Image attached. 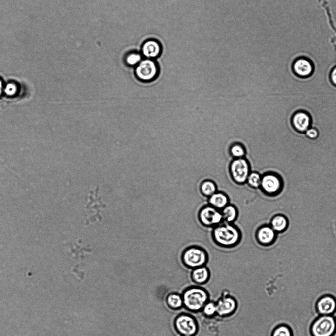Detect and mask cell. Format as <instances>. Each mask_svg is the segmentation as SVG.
<instances>
[{
	"label": "cell",
	"instance_id": "obj_1",
	"mask_svg": "<svg viewBox=\"0 0 336 336\" xmlns=\"http://www.w3.org/2000/svg\"><path fill=\"white\" fill-rule=\"evenodd\" d=\"M212 229V240L220 247L232 248L238 245L241 241V231L234 223L223 222Z\"/></svg>",
	"mask_w": 336,
	"mask_h": 336
},
{
	"label": "cell",
	"instance_id": "obj_2",
	"mask_svg": "<svg viewBox=\"0 0 336 336\" xmlns=\"http://www.w3.org/2000/svg\"><path fill=\"white\" fill-rule=\"evenodd\" d=\"M182 297L183 305L187 310L192 312H197L202 309L209 299L206 291L198 286L186 289L183 293Z\"/></svg>",
	"mask_w": 336,
	"mask_h": 336
},
{
	"label": "cell",
	"instance_id": "obj_3",
	"mask_svg": "<svg viewBox=\"0 0 336 336\" xmlns=\"http://www.w3.org/2000/svg\"><path fill=\"white\" fill-rule=\"evenodd\" d=\"M181 258L183 265L191 269L205 266L209 258L207 252L198 246H191L185 249Z\"/></svg>",
	"mask_w": 336,
	"mask_h": 336
},
{
	"label": "cell",
	"instance_id": "obj_4",
	"mask_svg": "<svg viewBox=\"0 0 336 336\" xmlns=\"http://www.w3.org/2000/svg\"><path fill=\"white\" fill-rule=\"evenodd\" d=\"M230 178L236 184H246L247 177L252 171L249 161L245 158L233 159L228 166Z\"/></svg>",
	"mask_w": 336,
	"mask_h": 336
},
{
	"label": "cell",
	"instance_id": "obj_5",
	"mask_svg": "<svg viewBox=\"0 0 336 336\" xmlns=\"http://www.w3.org/2000/svg\"><path fill=\"white\" fill-rule=\"evenodd\" d=\"M336 332V318L333 315H320L310 327L311 336H333Z\"/></svg>",
	"mask_w": 336,
	"mask_h": 336
},
{
	"label": "cell",
	"instance_id": "obj_6",
	"mask_svg": "<svg viewBox=\"0 0 336 336\" xmlns=\"http://www.w3.org/2000/svg\"><path fill=\"white\" fill-rule=\"evenodd\" d=\"M283 186V179L279 174L269 171L262 174L259 188L265 195L276 196L281 192Z\"/></svg>",
	"mask_w": 336,
	"mask_h": 336
},
{
	"label": "cell",
	"instance_id": "obj_7",
	"mask_svg": "<svg viewBox=\"0 0 336 336\" xmlns=\"http://www.w3.org/2000/svg\"><path fill=\"white\" fill-rule=\"evenodd\" d=\"M198 219L202 226L207 228H213L223 222L221 211L209 204L200 209Z\"/></svg>",
	"mask_w": 336,
	"mask_h": 336
},
{
	"label": "cell",
	"instance_id": "obj_8",
	"mask_svg": "<svg viewBox=\"0 0 336 336\" xmlns=\"http://www.w3.org/2000/svg\"><path fill=\"white\" fill-rule=\"evenodd\" d=\"M158 67L153 59H142L135 67V74L138 79L148 81L156 78L158 73Z\"/></svg>",
	"mask_w": 336,
	"mask_h": 336
},
{
	"label": "cell",
	"instance_id": "obj_9",
	"mask_svg": "<svg viewBox=\"0 0 336 336\" xmlns=\"http://www.w3.org/2000/svg\"><path fill=\"white\" fill-rule=\"evenodd\" d=\"M174 326L177 331L182 336L195 335L198 331L196 320L191 316L182 314L175 320Z\"/></svg>",
	"mask_w": 336,
	"mask_h": 336
},
{
	"label": "cell",
	"instance_id": "obj_10",
	"mask_svg": "<svg viewBox=\"0 0 336 336\" xmlns=\"http://www.w3.org/2000/svg\"><path fill=\"white\" fill-rule=\"evenodd\" d=\"M315 309L320 315H333L336 311V298L330 294L321 296L316 301Z\"/></svg>",
	"mask_w": 336,
	"mask_h": 336
},
{
	"label": "cell",
	"instance_id": "obj_11",
	"mask_svg": "<svg viewBox=\"0 0 336 336\" xmlns=\"http://www.w3.org/2000/svg\"><path fill=\"white\" fill-rule=\"evenodd\" d=\"M277 233L270 225H263L256 231L255 238L257 242L263 246L272 245L276 239Z\"/></svg>",
	"mask_w": 336,
	"mask_h": 336
},
{
	"label": "cell",
	"instance_id": "obj_12",
	"mask_svg": "<svg viewBox=\"0 0 336 336\" xmlns=\"http://www.w3.org/2000/svg\"><path fill=\"white\" fill-rule=\"evenodd\" d=\"M217 313L221 317L228 316L234 312L237 307L236 300L231 296L220 298L216 303Z\"/></svg>",
	"mask_w": 336,
	"mask_h": 336
},
{
	"label": "cell",
	"instance_id": "obj_13",
	"mask_svg": "<svg viewBox=\"0 0 336 336\" xmlns=\"http://www.w3.org/2000/svg\"><path fill=\"white\" fill-rule=\"evenodd\" d=\"M292 69L294 73L297 76L307 77L312 74L313 66L309 59L304 57H300L294 61Z\"/></svg>",
	"mask_w": 336,
	"mask_h": 336
},
{
	"label": "cell",
	"instance_id": "obj_14",
	"mask_svg": "<svg viewBox=\"0 0 336 336\" xmlns=\"http://www.w3.org/2000/svg\"><path fill=\"white\" fill-rule=\"evenodd\" d=\"M292 124L296 131L305 133L310 127L311 118L307 113L303 111H298L293 115Z\"/></svg>",
	"mask_w": 336,
	"mask_h": 336
},
{
	"label": "cell",
	"instance_id": "obj_15",
	"mask_svg": "<svg viewBox=\"0 0 336 336\" xmlns=\"http://www.w3.org/2000/svg\"><path fill=\"white\" fill-rule=\"evenodd\" d=\"M162 51L160 43L152 39L145 41L141 46V54L147 59L157 58L161 55Z\"/></svg>",
	"mask_w": 336,
	"mask_h": 336
},
{
	"label": "cell",
	"instance_id": "obj_16",
	"mask_svg": "<svg viewBox=\"0 0 336 336\" xmlns=\"http://www.w3.org/2000/svg\"><path fill=\"white\" fill-rule=\"evenodd\" d=\"M207 201L209 205L220 211L230 203V199L228 195L219 191L208 197Z\"/></svg>",
	"mask_w": 336,
	"mask_h": 336
},
{
	"label": "cell",
	"instance_id": "obj_17",
	"mask_svg": "<svg viewBox=\"0 0 336 336\" xmlns=\"http://www.w3.org/2000/svg\"><path fill=\"white\" fill-rule=\"evenodd\" d=\"M210 271L205 266L193 269L191 278L195 283L202 285L206 283L209 279Z\"/></svg>",
	"mask_w": 336,
	"mask_h": 336
},
{
	"label": "cell",
	"instance_id": "obj_18",
	"mask_svg": "<svg viewBox=\"0 0 336 336\" xmlns=\"http://www.w3.org/2000/svg\"><path fill=\"white\" fill-rule=\"evenodd\" d=\"M223 222L234 223L238 217V210L236 206L229 203L221 210Z\"/></svg>",
	"mask_w": 336,
	"mask_h": 336
},
{
	"label": "cell",
	"instance_id": "obj_19",
	"mask_svg": "<svg viewBox=\"0 0 336 336\" xmlns=\"http://www.w3.org/2000/svg\"><path fill=\"white\" fill-rule=\"evenodd\" d=\"M270 225L276 233L282 232L287 228L288 221L284 215H276L271 219Z\"/></svg>",
	"mask_w": 336,
	"mask_h": 336
},
{
	"label": "cell",
	"instance_id": "obj_20",
	"mask_svg": "<svg viewBox=\"0 0 336 336\" xmlns=\"http://www.w3.org/2000/svg\"><path fill=\"white\" fill-rule=\"evenodd\" d=\"M217 191V186L212 180H204L200 185V191L204 197L208 198Z\"/></svg>",
	"mask_w": 336,
	"mask_h": 336
},
{
	"label": "cell",
	"instance_id": "obj_21",
	"mask_svg": "<svg viewBox=\"0 0 336 336\" xmlns=\"http://www.w3.org/2000/svg\"><path fill=\"white\" fill-rule=\"evenodd\" d=\"M229 153L233 159L245 158L246 149L245 147L238 142L232 144L229 148Z\"/></svg>",
	"mask_w": 336,
	"mask_h": 336
},
{
	"label": "cell",
	"instance_id": "obj_22",
	"mask_svg": "<svg viewBox=\"0 0 336 336\" xmlns=\"http://www.w3.org/2000/svg\"><path fill=\"white\" fill-rule=\"evenodd\" d=\"M167 302L171 308L174 309H179L183 305L182 296L176 293L169 294L167 297Z\"/></svg>",
	"mask_w": 336,
	"mask_h": 336
},
{
	"label": "cell",
	"instance_id": "obj_23",
	"mask_svg": "<svg viewBox=\"0 0 336 336\" xmlns=\"http://www.w3.org/2000/svg\"><path fill=\"white\" fill-rule=\"evenodd\" d=\"M262 174L257 171H252L248 175L246 183L251 188H260Z\"/></svg>",
	"mask_w": 336,
	"mask_h": 336
},
{
	"label": "cell",
	"instance_id": "obj_24",
	"mask_svg": "<svg viewBox=\"0 0 336 336\" xmlns=\"http://www.w3.org/2000/svg\"><path fill=\"white\" fill-rule=\"evenodd\" d=\"M271 336H293V334L288 325L282 324L273 329Z\"/></svg>",
	"mask_w": 336,
	"mask_h": 336
},
{
	"label": "cell",
	"instance_id": "obj_25",
	"mask_svg": "<svg viewBox=\"0 0 336 336\" xmlns=\"http://www.w3.org/2000/svg\"><path fill=\"white\" fill-rule=\"evenodd\" d=\"M142 60V54L135 52L126 55L125 58L126 64L131 66H137Z\"/></svg>",
	"mask_w": 336,
	"mask_h": 336
},
{
	"label": "cell",
	"instance_id": "obj_26",
	"mask_svg": "<svg viewBox=\"0 0 336 336\" xmlns=\"http://www.w3.org/2000/svg\"><path fill=\"white\" fill-rule=\"evenodd\" d=\"M202 311L206 316H213L217 313L216 303L208 302L203 306Z\"/></svg>",
	"mask_w": 336,
	"mask_h": 336
},
{
	"label": "cell",
	"instance_id": "obj_27",
	"mask_svg": "<svg viewBox=\"0 0 336 336\" xmlns=\"http://www.w3.org/2000/svg\"><path fill=\"white\" fill-rule=\"evenodd\" d=\"M18 91L16 84L13 82L8 83L3 88L4 93L8 96L15 95Z\"/></svg>",
	"mask_w": 336,
	"mask_h": 336
},
{
	"label": "cell",
	"instance_id": "obj_28",
	"mask_svg": "<svg viewBox=\"0 0 336 336\" xmlns=\"http://www.w3.org/2000/svg\"><path fill=\"white\" fill-rule=\"evenodd\" d=\"M304 133L305 135L310 139H316L318 136V131L314 128L310 127Z\"/></svg>",
	"mask_w": 336,
	"mask_h": 336
},
{
	"label": "cell",
	"instance_id": "obj_29",
	"mask_svg": "<svg viewBox=\"0 0 336 336\" xmlns=\"http://www.w3.org/2000/svg\"><path fill=\"white\" fill-rule=\"evenodd\" d=\"M330 79L333 84L336 86V67H334L331 72Z\"/></svg>",
	"mask_w": 336,
	"mask_h": 336
},
{
	"label": "cell",
	"instance_id": "obj_30",
	"mask_svg": "<svg viewBox=\"0 0 336 336\" xmlns=\"http://www.w3.org/2000/svg\"><path fill=\"white\" fill-rule=\"evenodd\" d=\"M3 83L1 79H0V96L2 94V91H3Z\"/></svg>",
	"mask_w": 336,
	"mask_h": 336
},
{
	"label": "cell",
	"instance_id": "obj_31",
	"mask_svg": "<svg viewBox=\"0 0 336 336\" xmlns=\"http://www.w3.org/2000/svg\"></svg>",
	"mask_w": 336,
	"mask_h": 336
}]
</instances>
